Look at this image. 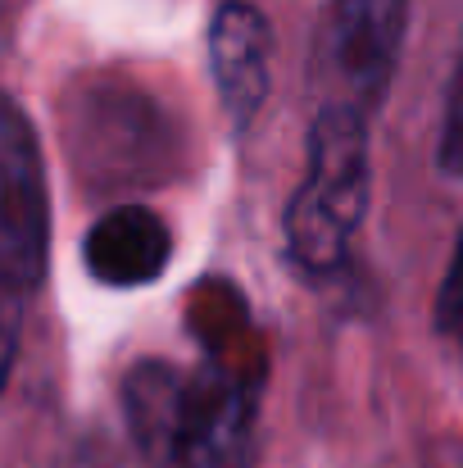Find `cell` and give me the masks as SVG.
I'll return each mask as SVG.
<instances>
[{"mask_svg":"<svg viewBox=\"0 0 463 468\" xmlns=\"http://www.w3.org/2000/svg\"><path fill=\"white\" fill-rule=\"evenodd\" d=\"M209 73L237 128H250L273 82V27L259 5L223 0L209 18Z\"/></svg>","mask_w":463,"mask_h":468,"instance_id":"5b68a950","label":"cell"},{"mask_svg":"<svg viewBox=\"0 0 463 468\" xmlns=\"http://www.w3.org/2000/svg\"><path fill=\"white\" fill-rule=\"evenodd\" d=\"M368 114L322 101L309 123V168L287 205V246L309 273H331L368 214Z\"/></svg>","mask_w":463,"mask_h":468,"instance_id":"6da1fadb","label":"cell"},{"mask_svg":"<svg viewBox=\"0 0 463 468\" xmlns=\"http://www.w3.org/2000/svg\"><path fill=\"white\" fill-rule=\"evenodd\" d=\"M18 301H23L18 292L0 287V391H5V382H9V373H14V359H18V332H23Z\"/></svg>","mask_w":463,"mask_h":468,"instance_id":"30bf717a","label":"cell"},{"mask_svg":"<svg viewBox=\"0 0 463 468\" xmlns=\"http://www.w3.org/2000/svg\"><path fill=\"white\" fill-rule=\"evenodd\" d=\"M173 260V232L146 205L100 214L82 241V264L105 287H151Z\"/></svg>","mask_w":463,"mask_h":468,"instance_id":"8992f818","label":"cell"},{"mask_svg":"<svg viewBox=\"0 0 463 468\" xmlns=\"http://www.w3.org/2000/svg\"><path fill=\"white\" fill-rule=\"evenodd\" d=\"M437 168L446 177H463V55L455 64L450 91H446V114H441V142H437Z\"/></svg>","mask_w":463,"mask_h":468,"instance_id":"ba28073f","label":"cell"},{"mask_svg":"<svg viewBox=\"0 0 463 468\" xmlns=\"http://www.w3.org/2000/svg\"><path fill=\"white\" fill-rule=\"evenodd\" d=\"M50 264V191L32 119L0 96V287L32 296Z\"/></svg>","mask_w":463,"mask_h":468,"instance_id":"3957f363","label":"cell"},{"mask_svg":"<svg viewBox=\"0 0 463 468\" xmlns=\"http://www.w3.org/2000/svg\"><path fill=\"white\" fill-rule=\"evenodd\" d=\"M437 327L446 336H459L463 341V232H459V246L450 255V269H446V282L437 292Z\"/></svg>","mask_w":463,"mask_h":468,"instance_id":"9c48e42d","label":"cell"},{"mask_svg":"<svg viewBox=\"0 0 463 468\" xmlns=\"http://www.w3.org/2000/svg\"><path fill=\"white\" fill-rule=\"evenodd\" d=\"M255 446V396L223 364L205 359L186 378L173 468H246Z\"/></svg>","mask_w":463,"mask_h":468,"instance_id":"277c9868","label":"cell"},{"mask_svg":"<svg viewBox=\"0 0 463 468\" xmlns=\"http://www.w3.org/2000/svg\"><path fill=\"white\" fill-rule=\"evenodd\" d=\"M182 400H186V378L177 368L146 359L128 373L123 382V414L137 437V446L154 464H173L177 455V432H182Z\"/></svg>","mask_w":463,"mask_h":468,"instance_id":"52a82bcc","label":"cell"},{"mask_svg":"<svg viewBox=\"0 0 463 468\" xmlns=\"http://www.w3.org/2000/svg\"><path fill=\"white\" fill-rule=\"evenodd\" d=\"M405 27L409 0H331L313 46V69L327 91L322 101H341L363 114L382 110L395 82Z\"/></svg>","mask_w":463,"mask_h":468,"instance_id":"7a4b0ae2","label":"cell"}]
</instances>
